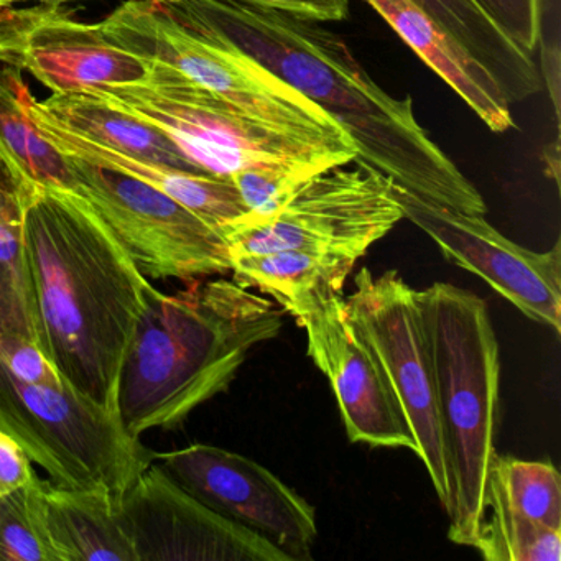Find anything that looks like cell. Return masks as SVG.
I'll return each instance as SVG.
<instances>
[{"mask_svg": "<svg viewBox=\"0 0 561 561\" xmlns=\"http://www.w3.org/2000/svg\"><path fill=\"white\" fill-rule=\"evenodd\" d=\"M45 522L58 561H137L104 488H61L42 479Z\"/></svg>", "mask_w": 561, "mask_h": 561, "instance_id": "obj_19", "label": "cell"}, {"mask_svg": "<svg viewBox=\"0 0 561 561\" xmlns=\"http://www.w3.org/2000/svg\"><path fill=\"white\" fill-rule=\"evenodd\" d=\"M284 310L307 333L308 356L330 380L351 442L415 453L396 397L351 321L343 288L318 285Z\"/></svg>", "mask_w": 561, "mask_h": 561, "instance_id": "obj_11", "label": "cell"}, {"mask_svg": "<svg viewBox=\"0 0 561 561\" xmlns=\"http://www.w3.org/2000/svg\"><path fill=\"white\" fill-rule=\"evenodd\" d=\"M0 336L38 344L24 249L22 167L0 142Z\"/></svg>", "mask_w": 561, "mask_h": 561, "instance_id": "obj_21", "label": "cell"}, {"mask_svg": "<svg viewBox=\"0 0 561 561\" xmlns=\"http://www.w3.org/2000/svg\"><path fill=\"white\" fill-rule=\"evenodd\" d=\"M0 430L61 488H104L117 504L156 453L130 435L116 410L71 386L15 379L0 367Z\"/></svg>", "mask_w": 561, "mask_h": 561, "instance_id": "obj_7", "label": "cell"}, {"mask_svg": "<svg viewBox=\"0 0 561 561\" xmlns=\"http://www.w3.org/2000/svg\"><path fill=\"white\" fill-rule=\"evenodd\" d=\"M356 262L344 255L288 249L231 259V274L242 287L257 288L285 308L318 285L344 288Z\"/></svg>", "mask_w": 561, "mask_h": 561, "instance_id": "obj_22", "label": "cell"}, {"mask_svg": "<svg viewBox=\"0 0 561 561\" xmlns=\"http://www.w3.org/2000/svg\"><path fill=\"white\" fill-rule=\"evenodd\" d=\"M18 2H28V0H0V11L11 8ZM37 2H42V4H64V2H75V0H37Z\"/></svg>", "mask_w": 561, "mask_h": 561, "instance_id": "obj_33", "label": "cell"}, {"mask_svg": "<svg viewBox=\"0 0 561 561\" xmlns=\"http://www.w3.org/2000/svg\"><path fill=\"white\" fill-rule=\"evenodd\" d=\"M305 180L271 215H245L219 229L231 259L300 251L359 261L403 219L389 176L360 160Z\"/></svg>", "mask_w": 561, "mask_h": 561, "instance_id": "obj_8", "label": "cell"}, {"mask_svg": "<svg viewBox=\"0 0 561 561\" xmlns=\"http://www.w3.org/2000/svg\"><path fill=\"white\" fill-rule=\"evenodd\" d=\"M25 106L32 119L41 129L42 136L54 144L61 153L81 157L101 165L111 167L127 173L134 179L149 183L153 188L176 199L196 216L208 222L219 232L226 225L238 221L248 215V206L242 202L238 188L228 176L209 175V173L185 172V170L169 169L156 163L142 162L134 157L123 156L96 146L83 139L78 134L65 129L57 121L38 110L34 94L28 87L24 91Z\"/></svg>", "mask_w": 561, "mask_h": 561, "instance_id": "obj_17", "label": "cell"}, {"mask_svg": "<svg viewBox=\"0 0 561 561\" xmlns=\"http://www.w3.org/2000/svg\"><path fill=\"white\" fill-rule=\"evenodd\" d=\"M472 548L488 561H558L561 530L538 524L485 495V512Z\"/></svg>", "mask_w": 561, "mask_h": 561, "instance_id": "obj_25", "label": "cell"}, {"mask_svg": "<svg viewBox=\"0 0 561 561\" xmlns=\"http://www.w3.org/2000/svg\"><path fill=\"white\" fill-rule=\"evenodd\" d=\"M37 478L34 462L24 448L0 430V499L27 488Z\"/></svg>", "mask_w": 561, "mask_h": 561, "instance_id": "obj_31", "label": "cell"}, {"mask_svg": "<svg viewBox=\"0 0 561 561\" xmlns=\"http://www.w3.org/2000/svg\"><path fill=\"white\" fill-rule=\"evenodd\" d=\"M347 313L360 340L376 357L397 405L415 439V453L448 511L451 478L436 403L435 367L416 290L397 271L354 275Z\"/></svg>", "mask_w": 561, "mask_h": 561, "instance_id": "obj_9", "label": "cell"}, {"mask_svg": "<svg viewBox=\"0 0 561 561\" xmlns=\"http://www.w3.org/2000/svg\"><path fill=\"white\" fill-rule=\"evenodd\" d=\"M0 561H58L45 522L41 478L2 499Z\"/></svg>", "mask_w": 561, "mask_h": 561, "instance_id": "obj_26", "label": "cell"}, {"mask_svg": "<svg viewBox=\"0 0 561 561\" xmlns=\"http://www.w3.org/2000/svg\"><path fill=\"white\" fill-rule=\"evenodd\" d=\"M538 45H541V70L548 84V93L551 94L554 114L560 119V47L558 44L547 45L541 41Z\"/></svg>", "mask_w": 561, "mask_h": 561, "instance_id": "obj_32", "label": "cell"}, {"mask_svg": "<svg viewBox=\"0 0 561 561\" xmlns=\"http://www.w3.org/2000/svg\"><path fill=\"white\" fill-rule=\"evenodd\" d=\"M22 196L38 346L77 392L117 412L124 359L156 287L78 190L22 169Z\"/></svg>", "mask_w": 561, "mask_h": 561, "instance_id": "obj_2", "label": "cell"}, {"mask_svg": "<svg viewBox=\"0 0 561 561\" xmlns=\"http://www.w3.org/2000/svg\"><path fill=\"white\" fill-rule=\"evenodd\" d=\"M176 22L248 55L323 110L357 159L396 185L468 215L488 211L481 193L416 123L412 96L380 90L343 41L318 22L236 0H157Z\"/></svg>", "mask_w": 561, "mask_h": 561, "instance_id": "obj_1", "label": "cell"}, {"mask_svg": "<svg viewBox=\"0 0 561 561\" xmlns=\"http://www.w3.org/2000/svg\"><path fill=\"white\" fill-rule=\"evenodd\" d=\"M78 192L91 203L149 280L231 274L222 236L160 190L127 173L64 153Z\"/></svg>", "mask_w": 561, "mask_h": 561, "instance_id": "obj_10", "label": "cell"}, {"mask_svg": "<svg viewBox=\"0 0 561 561\" xmlns=\"http://www.w3.org/2000/svg\"><path fill=\"white\" fill-rule=\"evenodd\" d=\"M435 367L436 403L451 478L448 538L472 547L495 455L501 359L488 304L451 284L416 291Z\"/></svg>", "mask_w": 561, "mask_h": 561, "instance_id": "obj_4", "label": "cell"}, {"mask_svg": "<svg viewBox=\"0 0 561 561\" xmlns=\"http://www.w3.org/2000/svg\"><path fill=\"white\" fill-rule=\"evenodd\" d=\"M485 495L524 517L561 530V478L550 459L524 461L495 455Z\"/></svg>", "mask_w": 561, "mask_h": 561, "instance_id": "obj_24", "label": "cell"}, {"mask_svg": "<svg viewBox=\"0 0 561 561\" xmlns=\"http://www.w3.org/2000/svg\"><path fill=\"white\" fill-rule=\"evenodd\" d=\"M241 4L272 9L301 21L341 22L350 18V0H236Z\"/></svg>", "mask_w": 561, "mask_h": 561, "instance_id": "obj_30", "label": "cell"}, {"mask_svg": "<svg viewBox=\"0 0 561 561\" xmlns=\"http://www.w3.org/2000/svg\"><path fill=\"white\" fill-rule=\"evenodd\" d=\"M285 310L232 278H202L175 294L153 290L124 359L117 412L140 436L180 428L226 392L257 344L274 340Z\"/></svg>", "mask_w": 561, "mask_h": 561, "instance_id": "obj_3", "label": "cell"}, {"mask_svg": "<svg viewBox=\"0 0 561 561\" xmlns=\"http://www.w3.org/2000/svg\"><path fill=\"white\" fill-rule=\"evenodd\" d=\"M35 104L65 129L104 149L169 169L205 173L199 172L159 127L93 91L51 94L44 101L35 98Z\"/></svg>", "mask_w": 561, "mask_h": 561, "instance_id": "obj_18", "label": "cell"}, {"mask_svg": "<svg viewBox=\"0 0 561 561\" xmlns=\"http://www.w3.org/2000/svg\"><path fill=\"white\" fill-rule=\"evenodd\" d=\"M0 505H2V499H0Z\"/></svg>", "mask_w": 561, "mask_h": 561, "instance_id": "obj_34", "label": "cell"}, {"mask_svg": "<svg viewBox=\"0 0 561 561\" xmlns=\"http://www.w3.org/2000/svg\"><path fill=\"white\" fill-rule=\"evenodd\" d=\"M98 25L146 64L173 68L271 126L357 159L353 140L323 110L248 55L183 27L157 0H127Z\"/></svg>", "mask_w": 561, "mask_h": 561, "instance_id": "obj_5", "label": "cell"}, {"mask_svg": "<svg viewBox=\"0 0 561 561\" xmlns=\"http://www.w3.org/2000/svg\"><path fill=\"white\" fill-rule=\"evenodd\" d=\"M310 176L313 173L297 167L265 165L239 170L231 180L249 215L265 216L274 213Z\"/></svg>", "mask_w": 561, "mask_h": 561, "instance_id": "obj_27", "label": "cell"}, {"mask_svg": "<svg viewBox=\"0 0 561 561\" xmlns=\"http://www.w3.org/2000/svg\"><path fill=\"white\" fill-rule=\"evenodd\" d=\"M153 461L206 507L261 535L290 561L311 560L314 508L254 459L196 443L156 453Z\"/></svg>", "mask_w": 561, "mask_h": 561, "instance_id": "obj_12", "label": "cell"}, {"mask_svg": "<svg viewBox=\"0 0 561 561\" xmlns=\"http://www.w3.org/2000/svg\"><path fill=\"white\" fill-rule=\"evenodd\" d=\"M22 71L0 70V142L37 182L55 188L77 190V180L64 153L42 136L24 101Z\"/></svg>", "mask_w": 561, "mask_h": 561, "instance_id": "obj_23", "label": "cell"}, {"mask_svg": "<svg viewBox=\"0 0 561 561\" xmlns=\"http://www.w3.org/2000/svg\"><path fill=\"white\" fill-rule=\"evenodd\" d=\"M474 4L525 54L541 41V0H474Z\"/></svg>", "mask_w": 561, "mask_h": 561, "instance_id": "obj_28", "label": "cell"}, {"mask_svg": "<svg viewBox=\"0 0 561 561\" xmlns=\"http://www.w3.org/2000/svg\"><path fill=\"white\" fill-rule=\"evenodd\" d=\"M0 65L27 71L51 94L142 83L150 71L61 4L0 11Z\"/></svg>", "mask_w": 561, "mask_h": 561, "instance_id": "obj_15", "label": "cell"}, {"mask_svg": "<svg viewBox=\"0 0 561 561\" xmlns=\"http://www.w3.org/2000/svg\"><path fill=\"white\" fill-rule=\"evenodd\" d=\"M0 367L22 382L57 387L68 383L41 346L24 337L0 336Z\"/></svg>", "mask_w": 561, "mask_h": 561, "instance_id": "obj_29", "label": "cell"}, {"mask_svg": "<svg viewBox=\"0 0 561 561\" xmlns=\"http://www.w3.org/2000/svg\"><path fill=\"white\" fill-rule=\"evenodd\" d=\"M462 98L492 133L514 129L511 104L491 73L412 0H364Z\"/></svg>", "mask_w": 561, "mask_h": 561, "instance_id": "obj_16", "label": "cell"}, {"mask_svg": "<svg viewBox=\"0 0 561 561\" xmlns=\"http://www.w3.org/2000/svg\"><path fill=\"white\" fill-rule=\"evenodd\" d=\"M149 67L142 83L90 91L159 127L199 172L231 179L252 167L285 165L317 175L351 163L333 150L251 116L173 68Z\"/></svg>", "mask_w": 561, "mask_h": 561, "instance_id": "obj_6", "label": "cell"}, {"mask_svg": "<svg viewBox=\"0 0 561 561\" xmlns=\"http://www.w3.org/2000/svg\"><path fill=\"white\" fill-rule=\"evenodd\" d=\"M137 561H290L261 535L193 497L156 461L117 504Z\"/></svg>", "mask_w": 561, "mask_h": 561, "instance_id": "obj_14", "label": "cell"}, {"mask_svg": "<svg viewBox=\"0 0 561 561\" xmlns=\"http://www.w3.org/2000/svg\"><path fill=\"white\" fill-rule=\"evenodd\" d=\"M453 35L494 77L508 104L540 93L541 73L525 54L474 4V0H412Z\"/></svg>", "mask_w": 561, "mask_h": 561, "instance_id": "obj_20", "label": "cell"}, {"mask_svg": "<svg viewBox=\"0 0 561 561\" xmlns=\"http://www.w3.org/2000/svg\"><path fill=\"white\" fill-rule=\"evenodd\" d=\"M403 218L430 236L453 264L481 277L525 317L561 333V242L548 252L515 244L484 216L430 202L393 183Z\"/></svg>", "mask_w": 561, "mask_h": 561, "instance_id": "obj_13", "label": "cell"}]
</instances>
